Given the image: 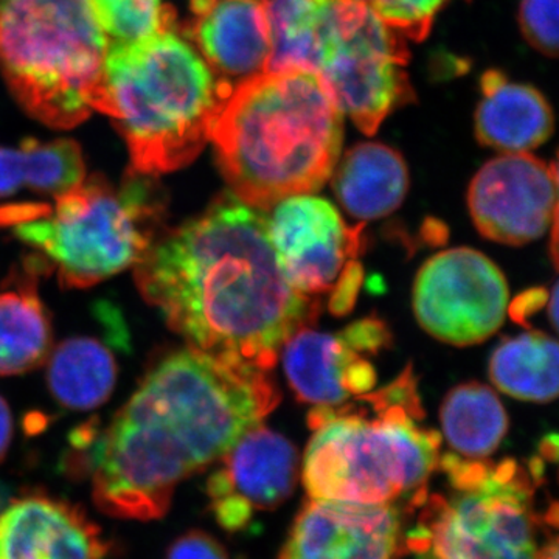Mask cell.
<instances>
[{
	"mask_svg": "<svg viewBox=\"0 0 559 559\" xmlns=\"http://www.w3.org/2000/svg\"><path fill=\"white\" fill-rule=\"evenodd\" d=\"M278 403L270 371L189 345L151 367L108 428L75 430L70 471L91 474L103 513L160 520L180 481L223 457Z\"/></svg>",
	"mask_w": 559,
	"mask_h": 559,
	"instance_id": "cell-1",
	"label": "cell"
},
{
	"mask_svg": "<svg viewBox=\"0 0 559 559\" xmlns=\"http://www.w3.org/2000/svg\"><path fill=\"white\" fill-rule=\"evenodd\" d=\"M135 283L190 347L267 371L319 312L280 270L266 213L230 191L165 230L135 264Z\"/></svg>",
	"mask_w": 559,
	"mask_h": 559,
	"instance_id": "cell-2",
	"label": "cell"
},
{
	"mask_svg": "<svg viewBox=\"0 0 559 559\" xmlns=\"http://www.w3.org/2000/svg\"><path fill=\"white\" fill-rule=\"evenodd\" d=\"M218 167L238 200L270 212L331 178L344 114L318 73L263 72L231 87L212 131Z\"/></svg>",
	"mask_w": 559,
	"mask_h": 559,
	"instance_id": "cell-3",
	"label": "cell"
},
{
	"mask_svg": "<svg viewBox=\"0 0 559 559\" xmlns=\"http://www.w3.org/2000/svg\"><path fill=\"white\" fill-rule=\"evenodd\" d=\"M234 86L180 35L175 17L140 43L108 47L94 110L116 121L132 170L156 178L200 156Z\"/></svg>",
	"mask_w": 559,
	"mask_h": 559,
	"instance_id": "cell-4",
	"label": "cell"
},
{
	"mask_svg": "<svg viewBox=\"0 0 559 559\" xmlns=\"http://www.w3.org/2000/svg\"><path fill=\"white\" fill-rule=\"evenodd\" d=\"M417 378L407 367L389 385L337 406L312 407L314 436L301 477L312 499L359 503L425 500L441 437L426 428Z\"/></svg>",
	"mask_w": 559,
	"mask_h": 559,
	"instance_id": "cell-5",
	"label": "cell"
},
{
	"mask_svg": "<svg viewBox=\"0 0 559 559\" xmlns=\"http://www.w3.org/2000/svg\"><path fill=\"white\" fill-rule=\"evenodd\" d=\"M106 50L90 0H0V70L47 127L70 130L94 112Z\"/></svg>",
	"mask_w": 559,
	"mask_h": 559,
	"instance_id": "cell-6",
	"label": "cell"
},
{
	"mask_svg": "<svg viewBox=\"0 0 559 559\" xmlns=\"http://www.w3.org/2000/svg\"><path fill=\"white\" fill-rule=\"evenodd\" d=\"M165 216L159 183L131 168L120 186L86 176L47 212L14 224V235L38 250L62 286L91 288L135 266L167 230Z\"/></svg>",
	"mask_w": 559,
	"mask_h": 559,
	"instance_id": "cell-7",
	"label": "cell"
},
{
	"mask_svg": "<svg viewBox=\"0 0 559 559\" xmlns=\"http://www.w3.org/2000/svg\"><path fill=\"white\" fill-rule=\"evenodd\" d=\"M448 495H426L406 547L426 559H539L535 511L539 471L443 455Z\"/></svg>",
	"mask_w": 559,
	"mask_h": 559,
	"instance_id": "cell-8",
	"label": "cell"
},
{
	"mask_svg": "<svg viewBox=\"0 0 559 559\" xmlns=\"http://www.w3.org/2000/svg\"><path fill=\"white\" fill-rule=\"evenodd\" d=\"M407 64L406 38L373 7L331 0L318 75L364 134L373 135L392 110L414 98Z\"/></svg>",
	"mask_w": 559,
	"mask_h": 559,
	"instance_id": "cell-9",
	"label": "cell"
},
{
	"mask_svg": "<svg viewBox=\"0 0 559 559\" xmlns=\"http://www.w3.org/2000/svg\"><path fill=\"white\" fill-rule=\"evenodd\" d=\"M271 210L272 248L290 288L316 304L329 294L334 314L352 310L362 282L364 224L348 227L331 202L312 193L286 198Z\"/></svg>",
	"mask_w": 559,
	"mask_h": 559,
	"instance_id": "cell-10",
	"label": "cell"
},
{
	"mask_svg": "<svg viewBox=\"0 0 559 559\" xmlns=\"http://www.w3.org/2000/svg\"><path fill=\"white\" fill-rule=\"evenodd\" d=\"M414 311L430 336L466 347L500 329L509 311V286L499 267L468 248L437 253L419 270Z\"/></svg>",
	"mask_w": 559,
	"mask_h": 559,
	"instance_id": "cell-11",
	"label": "cell"
},
{
	"mask_svg": "<svg viewBox=\"0 0 559 559\" xmlns=\"http://www.w3.org/2000/svg\"><path fill=\"white\" fill-rule=\"evenodd\" d=\"M392 334L382 320H358L340 333L301 326L283 344V367L290 388L314 407L337 406L377 385L371 356L389 347Z\"/></svg>",
	"mask_w": 559,
	"mask_h": 559,
	"instance_id": "cell-12",
	"label": "cell"
},
{
	"mask_svg": "<svg viewBox=\"0 0 559 559\" xmlns=\"http://www.w3.org/2000/svg\"><path fill=\"white\" fill-rule=\"evenodd\" d=\"M468 205L489 240L511 246L538 240L557 223V165L528 153H503L474 176Z\"/></svg>",
	"mask_w": 559,
	"mask_h": 559,
	"instance_id": "cell-13",
	"label": "cell"
},
{
	"mask_svg": "<svg viewBox=\"0 0 559 559\" xmlns=\"http://www.w3.org/2000/svg\"><path fill=\"white\" fill-rule=\"evenodd\" d=\"M300 460L288 439L255 426L221 457L207 492L213 516L229 532L245 528L255 511L274 510L293 495Z\"/></svg>",
	"mask_w": 559,
	"mask_h": 559,
	"instance_id": "cell-14",
	"label": "cell"
},
{
	"mask_svg": "<svg viewBox=\"0 0 559 559\" xmlns=\"http://www.w3.org/2000/svg\"><path fill=\"white\" fill-rule=\"evenodd\" d=\"M403 540L395 503L311 498L278 559H396Z\"/></svg>",
	"mask_w": 559,
	"mask_h": 559,
	"instance_id": "cell-15",
	"label": "cell"
},
{
	"mask_svg": "<svg viewBox=\"0 0 559 559\" xmlns=\"http://www.w3.org/2000/svg\"><path fill=\"white\" fill-rule=\"evenodd\" d=\"M108 544L83 510L27 495L0 511V559H103Z\"/></svg>",
	"mask_w": 559,
	"mask_h": 559,
	"instance_id": "cell-16",
	"label": "cell"
},
{
	"mask_svg": "<svg viewBox=\"0 0 559 559\" xmlns=\"http://www.w3.org/2000/svg\"><path fill=\"white\" fill-rule=\"evenodd\" d=\"M190 33L210 69L227 83L266 70L271 32L264 0H213L194 16Z\"/></svg>",
	"mask_w": 559,
	"mask_h": 559,
	"instance_id": "cell-17",
	"label": "cell"
},
{
	"mask_svg": "<svg viewBox=\"0 0 559 559\" xmlns=\"http://www.w3.org/2000/svg\"><path fill=\"white\" fill-rule=\"evenodd\" d=\"M480 87L474 128L481 145L503 153H528L550 139L554 110L538 90L513 83L499 70L485 72Z\"/></svg>",
	"mask_w": 559,
	"mask_h": 559,
	"instance_id": "cell-18",
	"label": "cell"
},
{
	"mask_svg": "<svg viewBox=\"0 0 559 559\" xmlns=\"http://www.w3.org/2000/svg\"><path fill=\"white\" fill-rule=\"evenodd\" d=\"M331 176L337 201L360 221L380 219L395 212L409 190V170L403 156L377 142L349 148Z\"/></svg>",
	"mask_w": 559,
	"mask_h": 559,
	"instance_id": "cell-19",
	"label": "cell"
},
{
	"mask_svg": "<svg viewBox=\"0 0 559 559\" xmlns=\"http://www.w3.org/2000/svg\"><path fill=\"white\" fill-rule=\"evenodd\" d=\"M0 290V377L27 373L50 352V316L39 299L40 264Z\"/></svg>",
	"mask_w": 559,
	"mask_h": 559,
	"instance_id": "cell-20",
	"label": "cell"
},
{
	"mask_svg": "<svg viewBox=\"0 0 559 559\" xmlns=\"http://www.w3.org/2000/svg\"><path fill=\"white\" fill-rule=\"evenodd\" d=\"M86 178L79 143L69 139L53 142L24 140L16 148L0 146V200L22 191L58 198Z\"/></svg>",
	"mask_w": 559,
	"mask_h": 559,
	"instance_id": "cell-21",
	"label": "cell"
},
{
	"mask_svg": "<svg viewBox=\"0 0 559 559\" xmlns=\"http://www.w3.org/2000/svg\"><path fill=\"white\" fill-rule=\"evenodd\" d=\"M47 380L61 406L92 411L106 403L116 388V359L94 337H70L51 353Z\"/></svg>",
	"mask_w": 559,
	"mask_h": 559,
	"instance_id": "cell-22",
	"label": "cell"
},
{
	"mask_svg": "<svg viewBox=\"0 0 559 559\" xmlns=\"http://www.w3.org/2000/svg\"><path fill=\"white\" fill-rule=\"evenodd\" d=\"M441 426L454 454L485 460L506 437L509 417L491 389L469 382L448 393L441 406Z\"/></svg>",
	"mask_w": 559,
	"mask_h": 559,
	"instance_id": "cell-23",
	"label": "cell"
},
{
	"mask_svg": "<svg viewBox=\"0 0 559 559\" xmlns=\"http://www.w3.org/2000/svg\"><path fill=\"white\" fill-rule=\"evenodd\" d=\"M330 2L264 0L271 32V55L264 72L307 70L318 73Z\"/></svg>",
	"mask_w": 559,
	"mask_h": 559,
	"instance_id": "cell-24",
	"label": "cell"
},
{
	"mask_svg": "<svg viewBox=\"0 0 559 559\" xmlns=\"http://www.w3.org/2000/svg\"><path fill=\"white\" fill-rule=\"evenodd\" d=\"M489 377L513 399L549 403L558 396V344L547 334H521L491 356Z\"/></svg>",
	"mask_w": 559,
	"mask_h": 559,
	"instance_id": "cell-25",
	"label": "cell"
},
{
	"mask_svg": "<svg viewBox=\"0 0 559 559\" xmlns=\"http://www.w3.org/2000/svg\"><path fill=\"white\" fill-rule=\"evenodd\" d=\"M90 3L108 47L140 43L176 17L160 0H90Z\"/></svg>",
	"mask_w": 559,
	"mask_h": 559,
	"instance_id": "cell-26",
	"label": "cell"
},
{
	"mask_svg": "<svg viewBox=\"0 0 559 559\" xmlns=\"http://www.w3.org/2000/svg\"><path fill=\"white\" fill-rule=\"evenodd\" d=\"M450 2L451 0H382L373 9L404 38L419 43L428 38L437 14Z\"/></svg>",
	"mask_w": 559,
	"mask_h": 559,
	"instance_id": "cell-27",
	"label": "cell"
},
{
	"mask_svg": "<svg viewBox=\"0 0 559 559\" xmlns=\"http://www.w3.org/2000/svg\"><path fill=\"white\" fill-rule=\"evenodd\" d=\"M522 35L533 49L546 57L558 55V0H522Z\"/></svg>",
	"mask_w": 559,
	"mask_h": 559,
	"instance_id": "cell-28",
	"label": "cell"
},
{
	"mask_svg": "<svg viewBox=\"0 0 559 559\" xmlns=\"http://www.w3.org/2000/svg\"><path fill=\"white\" fill-rule=\"evenodd\" d=\"M165 559H229L218 540L207 533L193 530L171 544Z\"/></svg>",
	"mask_w": 559,
	"mask_h": 559,
	"instance_id": "cell-29",
	"label": "cell"
},
{
	"mask_svg": "<svg viewBox=\"0 0 559 559\" xmlns=\"http://www.w3.org/2000/svg\"><path fill=\"white\" fill-rule=\"evenodd\" d=\"M547 299H549V296H547L544 289L528 290V293H525L524 296H521L520 299L514 300V304L511 305V318L524 323L528 312L538 311L540 308L546 307Z\"/></svg>",
	"mask_w": 559,
	"mask_h": 559,
	"instance_id": "cell-30",
	"label": "cell"
},
{
	"mask_svg": "<svg viewBox=\"0 0 559 559\" xmlns=\"http://www.w3.org/2000/svg\"><path fill=\"white\" fill-rule=\"evenodd\" d=\"M13 439V418L7 401L0 396V462L5 459Z\"/></svg>",
	"mask_w": 559,
	"mask_h": 559,
	"instance_id": "cell-31",
	"label": "cell"
},
{
	"mask_svg": "<svg viewBox=\"0 0 559 559\" xmlns=\"http://www.w3.org/2000/svg\"><path fill=\"white\" fill-rule=\"evenodd\" d=\"M539 559H558L557 539L551 540L550 544H547V546L540 550Z\"/></svg>",
	"mask_w": 559,
	"mask_h": 559,
	"instance_id": "cell-32",
	"label": "cell"
},
{
	"mask_svg": "<svg viewBox=\"0 0 559 559\" xmlns=\"http://www.w3.org/2000/svg\"><path fill=\"white\" fill-rule=\"evenodd\" d=\"M356 2L367 3V5L374 7L377 3L382 2V0H356Z\"/></svg>",
	"mask_w": 559,
	"mask_h": 559,
	"instance_id": "cell-33",
	"label": "cell"
}]
</instances>
